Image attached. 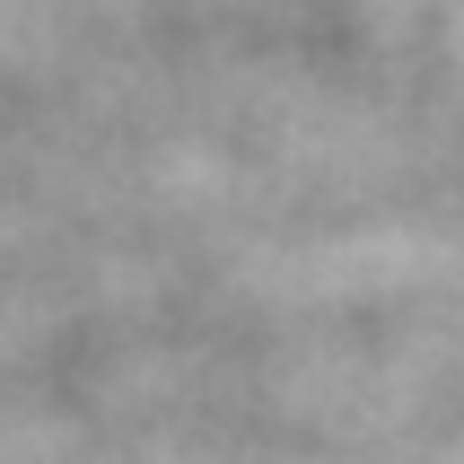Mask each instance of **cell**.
I'll return each instance as SVG.
<instances>
[]
</instances>
